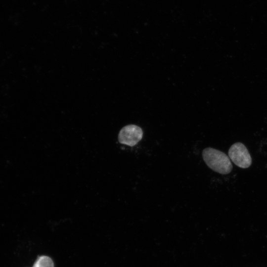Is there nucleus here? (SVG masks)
I'll list each match as a JSON object with an SVG mask.
<instances>
[{
    "instance_id": "f03ea898",
    "label": "nucleus",
    "mask_w": 267,
    "mask_h": 267,
    "mask_svg": "<svg viewBox=\"0 0 267 267\" xmlns=\"http://www.w3.org/2000/svg\"><path fill=\"white\" fill-rule=\"evenodd\" d=\"M228 157L236 166L241 168H247L252 163L248 149L241 142H236L231 146L228 150Z\"/></svg>"
},
{
    "instance_id": "20e7f679",
    "label": "nucleus",
    "mask_w": 267,
    "mask_h": 267,
    "mask_svg": "<svg viewBox=\"0 0 267 267\" xmlns=\"http://www.w3.org/2000/svg\"><path fill=\"white\" fill-rule=\"evenodd\" d=\"M32 267H54V264L50 257L41 256L38 258Z\"/></svg>"
},
{
    "instance_id": "f257e3e1",
    "label": "nucleus",
    "mask_w": 267,
    "mask_h": 267,
    "mask_svg": "<svg viewBox=\"0 0 267 267\" xmlns=\"http://www.w3.org/2000/svg\"><path fill=\"white\" fill-rule=\"evenodd\" d=\"M202 155L206 165L214 171L222 175L231 172L233 167L230 158L224 153L208 147L203 150Z\"/></svg>"
},
{
    "instance_id": "7ed1b4c3",
    "label": "nucleus",
    "mask_w": 267,
    "mask_h": 267,
    "mask_svg": "<svg viewBox=\"0 0 267 267\" xmlns=\"http://www.w3.org/2000/svg\"><path fill=\"white\" fill-rule=\"evenodd\" d=\"M143 136V131L138 126L128 125L124 127L118 134V140L120 143L130 146L136 144Z\"/></svg>"
}]
</instances>
